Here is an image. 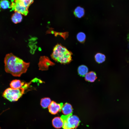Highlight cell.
<instances>
[{
	"label": "cell",
	"instance_id": "obj_1",
	"mask_svg": "<svg viewBox=\"0 0 129 129\" xmlns=\"http://www.w3.org/2000/svg\"><path fill=\"white\" fill-rule=\"evenodd\" d=\"M5 72L13 76L20 77L26 72L29 66V63H26L20 58L10 53L7 54L4 59Z\"/></svg>",
	"mask_w": 129,
	"mask_h": 129
},
{
	"label": "cell",
	"instance_id": "obj_2",
	"mask_svg": "<svg viewBox=\"0 0 129 129\" xmlns=\"http://www.w3.org/2000/svg\"><path fill=\"white\" fill-rule=\"evenodd\" d=\"M72 54L65 47L60 44L54 48L51 55L55 61L63 64L69 63L72 60Z\"/></svg>",
	"mask_w": 129,
	"mask_h": 129
},
{
	"label": "cell",
	"instance_id": "obj_3",
	"mask_svg": "<svg viewBox=\"0 0 129 129\" xmlns=\"http://www.w3.org/2000/svg\"><path fill=\"white\" fill-rule=\"evenodd\" d=\"M25 90V89L22 87L17 89L9 88L4 91L2 96L10 102L16 101L24 94Z\"/></svg>",
	"mask_w": 129,
	"mask_h": 129
},
{
	"label": "cell",
	"instance_id": "obj_4",
	"mask_svg": "<svg viewBox=\"0 0 129 129\" xmlns=\"http://www.w3.org/2000/svg\"><path fill=\"white\" fill-rule=\"evenodd\" d=\"M63 122L62 127L64 129H75L79 125L80 121L78 117L71 114L62 115L61 117Z\"/></svg>",
	"mask_w": 129,
	"mask_h": 129
},
{
	"label": "cell",
	"instance_id": "obj_5",
	"mask_svg": "<svg viewBox=\"0 0 129 129\" xmlns=\"http://www.w3.org/2000/svg\"><path fill=\"white\" fill-rule=\"evenodd\" d=\"M11 11L17 12L26 16L28 13V8L19 4L16 0H11Z\"/></svg>",
	"mask_w": 129,
	"mask_h": 129
},
{
	"label": "cell",
	"instance_id": "obj_6",
	"mask_svg": "<svg viewBox=\"0 0 129 129\" xmlns=\"http://www.w3.org/2000/svg\"><path fill=\"white\" fill-rule=\"evenodd\" d=\"M63 105L62 103H58L54 101H51L48 107L49 111L52 114H55L61 111Z\"/></svg>",
	"mask_w": 129,
	"mask_h": 129
},
{
	"label": "cell",
	"instance_id": "obj_7",
	"mask_svg": "<svg viewBox=\"0 0 129 129\" xmlns=\"http://www.w3.org/2000/svg\"><path fill=\"white\" fill-rule=\"evenodd\" d=\"M25 84L19 80L15 79L11 81L10 85L11 88L14 89H17L22 87H23Z\"/></svg>",
	"mask_w": 129,
	"mask_h": 129
},
{
	"label": "cell",
	"instance_id": "obj_8",
	"mask_svg": "<svg viewBox=\"0 0 129 129\" xmlns=\"http://www.w3.org/2000/svg\"><path fill=\"white\" fill-rule=\"evenodd\" d=\"M73 110L71 105L67 102L63 105L61 109L62 113L66 115L72 114Z\"/></svg>",
	"mask_w": 129,
	"mask_h": 129
},
{
	"label": "cell",
	"instance_id": "obj_9",
	"mask_svg": "<svg viewBox=\"0 0 129 129\" xmlns=\"http://www.w3.org/2000/svg\"><path fill=\"white\" fill-rule=\"evenodd\" d=\"M52 124L54 128L59 129L62 127L63 122L61 117H57L54 118L53 119Z\"/></svg>",
	"mask_w": 129,
	"mask_h": 129
},
{
	"label": "cell",
	"instance_id": "obj_10",
	"mask_svg": "<svg viewBox=\"0 0 129 129\" xmlns=\"http://www.w3.org/2000/svg\"><path fill=\"white\" fill-rule=\"evenodd\" d=\"M85 77L86 81L90 82H94L97 78L96 73L92 71L88 73L85 76Z\"/></svg>",
	"mask_w": 129,
	"mask_h": 129
},
{
	"label": "cell",
	"instance_id": "obj_11",
	"mask_svg": "<svg viewBox=\"0 0 129 129\" xmlns=\"http://www.w3.org/2000/svg\"><path fill=\"white\" fill-rule=\"evenodd\" d=\"M22 19V14L17 12H15L12 15L11 19L12 21L15 24L21 22Z\"/></svg>",
	"mask_w": 129,
	"mask_h": 129
},
{
	"label": "cell",
	"instance_id": "obj_12",
	"mask_svg": "<svg viewBox=\"0 0 129 129\" xmlns=\"http://www.w3.org/2000/svg\"><path fill=\"white\" fill-rule=\"evenodd\" d=\"M74 14L75 16L79 18H81L84 15V10L83 8L78 6L75 10Z\"/></svg>",
	"mask_w": 129,
	"mask_h": 129
},
{
	"label": "cell",
	"instance_id": "obj_13",
	"mask_svg": "<svg viewBox=\"0 0 129 129\" xmlns=\"http://www.w3.org/2000/svg\"><path fill=\"white\" fill-rule=\"evenodd\" d=\"M78 72L80 75L84 76L88 73V69L86 65H81L78 67Z\"/></svg>",
	"mask_w": 129,
	"mask_h": 129
},
{
	"label": "cell",
	"instance_id": "obj_14",
	"mask_svg": "<svg viewBox=\"0 0 129 129\" xmlns=\"http://www.w3.org/2000/svg\"><path fill=\"white\" fill-rule=\"evenodd\" d=\"M96 61L98 63H101L104 62L105 60V55L100 53H97L95 56Z\"/></svg>",
	"mask_w": 129,
	"mask_h": 129
},
{
	"label": "cell",
	"instance_id": "obj_15",
	"mask_svg": "<svg viewBox=\"0 0 129 129\" xmlns=\"http://www.w3.org/2000/svg\"><path fill=\"white\" fill-rule=\"evenodd\" d=\"M51 102L50 98L48 97H45L41 99L40 104L44 108L48 107Z\"/></svg>",
	"mask_w": 129,
	"mask_h": 129
},
{
	"label": "cell",
	"instance_id": "obj_16",
	"mask_svg": "<svg viewBox=\"0 0 129 129\" xmlns=\"http://www.w3.org/2000/svg\"><path fill=\"white\" fill-rule=\"evenodd\" d=\"M54 63L51 61L48 58L46 57H41L40 59L39 64L40 65H44L48 66L51 64H53Z\"/></svg>",
	"mask_w": 129,
	"mask_h": 129
},
{
	"label": "cell",
	"instance_id": "obj_17",
	"mask_svg": "<svg viewBox=\"0 0 129 129\" xmlns=\"http://www.w3.org/2000/svg\"><path fill=\"white\" fill-rule=\"evenodd\" d=\"M11 4L8 0H0V9H5L11 8Z\"/></svg>",
	"mask_w": 129,
	"mask_h": 129
},
{
	"label": "cell",
	"instance_id": "obj_18",
	"mask_svg": "<svg viewBox=\"0 0 129 129\" xmlns=\"http://www.w3.org/2000/svg\"><path fill=\"white\" fill-rule=\"evenodd\" d=\"M21 5L28 8L29 6L33 2V0H17Z\"/></svg>",
	"mask_w": 129,
	"mask_h": 129
},
{
	"label": "cell",
	"instance_id": "obj_19",
	"mask_svg": "<svg viewBox=\"0 0 129 129\" xmlns=\"http://www.w3.org/2000/svg\"><path fill=\"white\" fill-rule=\"evenodd\" d=\"M86 38L85 34L82 32H79L76 35V38L79 42L83 43L84 42Z\"/></svg>",
	"mask_w": 129,
	"mask_h": 129
}]
</instances>
